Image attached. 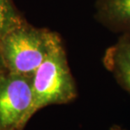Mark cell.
Returning a JSON list of instances; mask_svg holds the SVG:
<instances>
[{"mask_svg": "<svg viewBox=\"0 0 130 130\" xmlns=\"http://www.w3.org/2000/svg\"><path fill=\"white\" fill-rule=\"evenodd\" d=\"M32 91L30 118L46 106L67 104L77 97L76 84L70 71L63 41L58 34L47 55L32 75Z\"/></svg>", "mask_w": 130, "mask_h": 130, "instance_id": "cell-1", "label": "cell"}, {"mask_svg": "<svg viewBox=\"0 0 130 130\" xmlns=\"http://www.w3.org/2000/svg\"><path fill=\"white\" fill-rule=\"evenodd\" d=\"M33 102L32 76L5 71L0 75V130H23Z\"/></svg>", "mask_w": 130, "mask_h": 130, "instance_id": "cell-3", "label": "cell"}, {"mask_svg": "<svg viewBox=\"0 0 130 130\" xmlns=\"http://www.w3.org/2000/svg\"><path fill=\"white\" fill-rule=\"evenodd\" d=\"M103 64L130 94V39L119 37L115 44L109 46L104 54Z\"/></svg>", "mask_w": 130, "mask_h": 130, "instance_id": "cell-5", "label": "cell"}, {"mask_svg": "<svg viewBox=\"0 0 130 130\" xmlns=\"http://www.w3.org/2000/svg\"><path fill=\"white\" fill-rule=\"evenodd\" d=\"M23 20L12 0H0V41L10 30Z\"/></svg>", "mask_w": 130, "mask_h": 130, "instance_id": "cell-6", "label": "cell"}, {"mask_svg": "<svg viewBox=\"0 0 130 130\" xmlns=\"http://www.w3.org/2000/svg\"><path fill=\"white\" fill-rule=\"evenodd\" d=\"M56 34L23 20L0 41V55L6 70L32 76L47 55Z\"/></svg>", "mask_w": 130, "mask_h": 130, "instance_id": "cell-2", "label": "cell"}, {"mask_svg": "<svg viewBox=\"0 0 130 130\" xmlns=\"http://www.w3.org/2000/svg\"><path fill=\"white\" fill-rule=\"evenodd\" d=\"M97 21L120 37L130 39V0H97L95 5Z\"/></svg>", "mask_w": 130, "mask_h": 130, "instance_id": "cell-4", "label": "cell"}, {"mask_svg": "<svg viewBox=\"0 0 130 130\" xmlns=\"http://www.w3.org/2000/svg\"><path fill=\"white\" fill-rule=\"evenodd\" d=\"M6 71V69L4 67V64L3 63V60H2V58H1V55H0V75H1L3 73Z\"/></svg>", "mask_w": 130, "mask_h": 130, "instance_id": "cell-7", "label": "cell"}]
</instances>
